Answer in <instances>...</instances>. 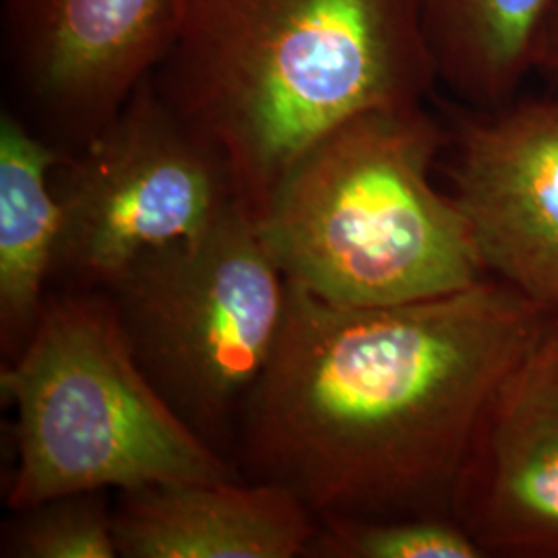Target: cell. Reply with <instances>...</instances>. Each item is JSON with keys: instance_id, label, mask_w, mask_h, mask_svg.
I'll list each match as a JSON object with an SVG mask.
<instances>
[{"instance_id": "cell-11", "label": "cell", "mask_w": 558, "mask_h": 558, "mask_svg": "<svg viewBox=\"0 0 558 558\" xmlns=\"http://www.w3.org/2000/svg\"><path fill=\"white\" fill-rule=\"evenodd\" d=\"M64 151L17 112L0 119V333L21 350L34 331L46 279L54 274L62 211L52 172Z\"/></svg>"}, {"instance_id": "cell-15", "label": "cell", "mask_w": 558, "mask_h": 558, "mask_svg": "<svg viewBox=\"0 0 558 558\" xmlns=\"http://www.w3.org/2000/svg\"><path fill=\"white\" fill-rule=\"evenodd\" d=\"M534 69L558 80V0H550L534 44Z\"/></svg>"}, {"instance_id": "cell-8", "label": "cell", "mask_w": 558, "mask_h": 558, "mask_svg": "<svg viewBox=\"0 0 558 558\" xmlns=\"http://www.w3.org/2000/svg\"><path fill=\"white\" fill-rule=\"evenodd\" d=\"M445 174L488 278L558 313V98L451 110Z\"/></svg>"}, {"instance_id": "cell-14", "label": "cell", "mask_w": 558, "mask_h": 558, "mask_svg": "<svg viewBox=\"0 0 558 558\" xmlns=\"http://www.w3.org/2000/svg\"><path fill=\"white\" fill-rule=\"evenodd\" d=\"M4 527L2 557L117 558L114 513L101 493L69 495L15 511Z\"/></svg>"}, {"instance_id": "cell-7", "label": "cell", "mask_w": 558, "mask_h": 558, "mask_svg": "<svg viewBox=\"0 0 558 558\" xmlns=\"http://www.w3.org/2000/svg\"><path fill=\"white\" fill-rule=\"evenodd\" d=\"M166 20L168 0H2V69L21 119L77 149L151 73Z\"/></svg>"}, {"instance_id": "cell-4", "label": "cell", "mask_w": 558, "mask_h": 558, "mask_svg": "<svg viewBox=\"0 0 558 558\" xmlns=\"http://www.w3.org/2000/svg\"><path fill=\"white\" fill-rule=\"evenodd\" d=\"M0 391L15 410L13 511L108 488L242 478L143 373L106 292L46 299Z\"/></svg>"}, {"instance_id": "cell-12", "label": "cell", "mask_w": 558, "mask_h": 558, "mask_svg": "<svg viewBox=\"0 0 558 558\" xmlns=\"http://www.w3.org/2000/svg\"><path fill=\"white\" fill-rule=\"evenodd\" d=\"M550 0H422L439 83L476 110L515 100Z\"/></svg>"}, {"instance_id": "cell-13", "label": "cell", "mask_w": 558, "mask_h": 558, "mask_svg": "<svg viewBox=\"0 0 558 558\" xmlns=\"http://www.w3.org/2000/svg\"><path fill=\"white\" fill-rule=\"evenodd\" d=\"M306 557L486 558L456 518H320Z\"/></svg>"}, {"instance_id": "cell-2", "label": "cell", "mask_w": 558, "mask_h": 558, "mask_svg": "<svg viewBox=\"0 0 558 558\" xmlns=\"http://www.w3.org/2000/svg\"><path fill=\"white\" fill-rule=\"evenodd\" d=\"M149 80L260 218L311 147L439 83L422 0H168Z\"/></svg>"}, {"instance_id": "cell-5", "label": "cell", "mask_w": 558, "mask_h": 558, "mask_svg": "<svg viewBox=\"0 0 558 558\" xmlns=\"http://www.w3.org/2000/svg\"><path fill=\"white\" fill-rule=\"evenodd\" d=\"M106 294L143 373L221 451L288 308L257 216L232 203L199 234L135 260Z\"/></svg>"}, {"instance_id": "cell-1", "label": "cell", "mask_w": 558, "mask_h": 558, "mask_svg": "<svg viewBox=\"0 0 558 558\" xmlns=\"http://www.w3.org/2000/svg\"><path fill=\"white\" fill-rule=\"evenodd\" d=\"M548 315L495 278L391 306L288 283L278 345L240 410L236 465L319 519L453 518L482 414Z\"/></svg>"}, {"instance_id": "cell-9", "label": "cell", "mask_w": 558, "mask_h": 558, "mask_svg": "<svg viewBox=\"0 0 558 558\" xmlns=\"http://www.w3.org/2000/svg\"><path fill=\"white\" fill-rule=\"evenodd\" d=\"M453 518L486 557L558 558V313L488 401Z\"/></svg>"}, {"instance_id": "cell-3", "label": "cell", "mask_w": 558, "mask_h": 558, "mask_svg": "<svg viewBox=\"0 0 558 558\" xmlns=\"http://www.w3.org/2000/svg\"><path fill=\"white\" fill-rule=\"evenodd\" d=\"M447 140L412 106L364 112L311 147L259 218L288 283L338 306H391L488 278L458 201L435 182Z\"/></svg>"}, {"instance_id": "cell-10", "label": "cell", "mask_w": 558, "mask_h": 558, "mask_svg": "<svg viewBox=\"0 0 558 558\" xmlns=\"http://www.w3.org/2000/svg\"><path fill=\"white\" fill-rule=\"evenodd\" d=\"M319 518L292 490L259 480L191 482L120 493L124 558L306 557Z\"/></svg>"}, {"instance_id": "cell-6", "label": "cell", "mask_w": 558, "mask_h": 558, "mask_svg": "<svg viewBox=\"0 0 558 558\" xmlns=\"http://www.w3.org/2000/svg\"><path fill=\"white\" fill-rule=\"evenodd\" d=\"M62 211L54 274L106 292L141 257L191 239L239 199L223 161L149 75L52 172Z\"/></svg>"}]
</instances>
